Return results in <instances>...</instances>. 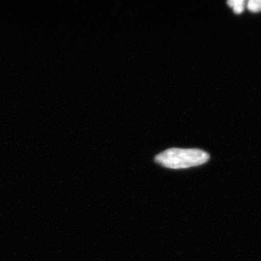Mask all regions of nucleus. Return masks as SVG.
<instances>
[{"label": "nucleus", "instance_id": "obj_2", "mask_svg": "<svg viewBox=\"0 0 261 261\" xmlns=\"http://www.w3.org/2000/svg\"><path fill=\"white\" fill-rule=\"evenodd\" d=\"M228 6L233 8V12L236 14H240L245 9V0H230L227 2Z\"/></svg>", "mask_w": 261, "mask_h": 261}, {"label": "nucleus", "instance_id": "obj_1", "mask_svg": "<svg viewBox=\"0 0 261 261\" xmlns=\"http://www.w3.org/2000/svg\"><path fill=\"white\" fill-rule=\"evenodd\" d=\"M210 154L200 149L170 148L154 158V161L170 169H185L205 164Z\"/></svg>", "mask_w": 261, "mask_h": 261}, {"label": "nucleus", "instance_id": "obj_3", "mask_svg": "<svg viewBox=\"0 0 261 261\" xmlns=\"http://www.w3.org/2000/svg\"><path fill=\"white\" fill-rule=\"evenodd\" d=\"M247 9L253 13L261 11V0H250L247 2Z\"/></svg>", "mask_w": 261, "mask_h": 261}]
</instances>
